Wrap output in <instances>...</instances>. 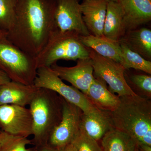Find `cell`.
<instances>
[{
	"mask_svg": "<svg viewBox=\"0 0 151 151\" xmlns=\"http://www.w3.org/2000/svg\"><path fill=\"white\" fill-rule=\"evenodd\" d=\"M55 0H17L16 17L6 34L9 40L25 53L35 57L52 33Z\"/></svg>",
	"mask_w": 151,
	"mask_h": 151,
	"instance_id": "obj_1",
	"label": "cell"
},
{
	"mask_svg": "<svg viewBox=\"0 0 151 151\" xmlns=\"http://www.w3.org/2000/svg\"><path fill=\"white\" fill-rule=\"evenodd\" d=\"M121 103L111 112L113 127L127 133L137 144L151 146V101L139 95L120 97Z\"/></svg>",
	"mask_w": 151,
	"mask_h": 151,
	"instance_id": "obj_2",
	"label": "cell"
},
{
	"mask_svg": "<svg viewBox=\"0 0 151 151\" xmlns=\"http://www.w3.org/2000/svg\"><path fill=\"white\" fill-rule=\"evenodd\" d=\"M29 106L33 119L31 141L39 151L47 145L52 133L61 122L63 97L52 90L39 88Z\"/></svg>",
	"mask_w": 151,
	"mask_h": 151,
	"instance_id": "obj_3",
	"label": "cell"
},
{
	"mask_svg": "<svg viewBox=\"0 0 151 151\" xmlns=\"http://www.w3.org/2000/svg\"><path fill=\"white\" fill-rule=\"evenodd\" d=\"M89 57V49L81 43L79 35L71 32H61L57 29L35 59L38 69L50 67L60 60H77Z\"/></svg>",
	"mask_w": 151,
	"mask_h": 151,
	"instance_id": "obj_4",
	"label": "cell"
},
{
	"mask_svg": "<svg viewBox=\"0 0 151 151\" xmlns=\"http://www.w3.org/2000/svg\"><path fill=\"white\" fill-rule=\"evenodd\" d=\"M0 69L11 81L32 85L37 67L35 57L20 49L5 36L0 39Z\"/></svg>",
	"mask_w": 151,
	"mask_h": 151,
	"instance_id": "obj_5",
	"label": "cell"
},
{
	"mask_svg": "<svg viewBox=\"0 0 151 151\" xmlns=\"http://www.w3.org/2000/svg\"><path fill=\"white\" fill-rule=\"evenodd\" d=\"M34 85L37 88L54 91L68 102L80 108L83 113H91L98 109L89 102L82 92L64 83L50 67L38 68Z\"/></svg>",
	"mask_w": 151,
	"mask_h": 151,
	"instance_id": "obj_6",
	"label": "cell"
},
{
	"mask_svg": "<svg viewBox=\"0 0 151 151\" xmlns=\"http://www.w3.org/2000/svg\"><path fill=\"white\" fill-rule=\"evenodd\" d=\"M88 49L94 68V76L105 81L108 85L109 90L119 97L137 94L127 82L124 74L126 70L122 64Z\"/></svg>",
	"mask_w": 151,
	"mask_h": 151,
	"instance_id": "obj_7",
	"label": "cell"
},
{
	"mask_svg": "<svg viewBox=\"0 0 151 151\" xmlns=\"http://www.w3.org/2000/svg\"><path fill=\"white\" fill-rule=\"evenodd\" d=\"M83 111L63 98L61 122L52 133L47 145L55 149L72 144L80 131Z\"/></svg>",
	"mask_w": 151,
	"mask_h": 151,
	"instance_id": "obj_8",
	"label": "cell"
},
{
	"mask_svg": "<svg viewBox=\"0 0 151 151\" xmlns=\"http://www.w3.org/2000/svg\"><path fill=\"white\" fill-rule=\"evenodd\" d=\"M0 128L14 137L28 138L32 135L33 119L30 110L19 105H0Z\"/></svg>",
	"mask_w": 151,
	"mask_h": 151,
	"instance_id": "obj_9",
	"label": "cell"
},
{
	"mask_svg": "<svg viewBox=\"0 0 151 151\" xmlns=\"http://www.w3.org/2000/svg\"><path fill=\"white\" fill-rule=\"evenodd\" d=\"M54 18L60 32H71L81 36L90 34L82 18L78 0H55Z\"/></svg>",
	"mask_w": 151,
	"mask_h": 151,
	"instance_id": "obj_10",
	"label": "cell"
},
{
	"mask_svg": "<svg viewBox=\"0 0 151 151\" xmlns=\"http://www.w3.org/2000/svg\"><path fill=\"white\" fill-rule=\"evenodd\" d=\"M62 79L85 94L94 78V68L90 58L78 59L75 66L64 67L55 63L50 67Z\"/></svg>",
	"mask_w": 151,
	"mask_h": 151,
	"instance_id": "obj_11",
	"label": "cell"
},
{
	"mask_svg": "<svg viewBox=\"0 0 151 151\" xmlns=\"http://www.w3.org/2000/svg\"><path fill=\"white\" fill-rule=\"evenodd\" d=\"M118 1L122 7L127 32L150 21L151 0H118Z\"/></svg>",
	"mask_w": 151,
	"mask_h": 151,
	"instance_id": "obj_12",
	"label": "cell"
},
{
	"mask_svg": "<svg viewBox=\"0 0 151 151\" xmlns=\"http://www.w3.org/2000/svg\"><path fill=\"white\" fill-rule=\"evenodd\" d=\"M108 0H84L80 4L82 18L90 34L103 36Z\"/></svg>",
	"mask_w": 151,
	"mask_h": 151,
	"instance_id": "obj_13",
	"label": "cell"
},
{
	"mask_svg": "<svg viewBox=\"0 0 151 151\" xmlns=\"http://www.w3.org/2000/svg\"><path fill=\"white\" fill-rule=\"evenodd\" d=\"M39 88L34 84L26 85L10 81L0 86V105H29Z\"/></svg>",
	"mask_w": 151,
	"mask_h": 151,
	"instance_id": "obj_14",
	"label": "cell"
},
{
	"mask_svg": "<svg viewBox=\"0 0 151 151\" xmlns=\"http://www.w3.org/2000/svg\"><path fill=\"white\" fill-rule=\"evenodd\" d=\"M85 95L94 107L102 111L113 112L121 103L120 97L109 90L105 81L95 76Z\"/></svg>",
	"mask_w": 151,
	"mask_h": 151,
	"instance_id": "obj_15",
	"label": "cell"
},
{
	"mask_svg": "<svg viewBox=\"0 0 151 151\" xmlns=\"http://www.w3.org/2000/svg\"><path fill=\"white\" fill-rule=\"evenodd\" d=\"M113 128L111 112L98 109L91 113H82L80 129L96 141L101 139Z\"/></svg>",
	"mask_w": 151,
	"mask_h": 151,
	"instance_id": "obj_16",
	"label": "cell"
},
{
	"mask_svg": "<svg viewBox=\"0 0 151 151\" xmlns=\"http://www.w3.org/2000/svg\"><path fill=\"white\" fill-rule=\"evenodd\" d=\"M82 44L94 50L97 54L119 63L122 65V50L119 42L115 41L104 36H95L89 35H79Z\"/></svg>",
	"mask_w": 151,
	"mask_h": 151,
	"instance_id": "obj_17",
	"label": "cell"
},
{
	"mask_svg": "<svg viewBox=\"0 0 151 151\" xmlns=\"http://www.w3.org/2000/svg\"><path fill=\"white\" fill-rule=\"evenodd\" d=\"M124 15L118 1H109L104 22L103 36L119 42L126 34Z\"/></svg>",
	"mask_w": 151,
	"mask_h": 151,
	"instance_id": "obj_18",
	"label": "cell"
},
{
	"mask_svg": "<svg viewBox=\"0 0 151 151\" xmlns=\"http://www.w3.org/2000/svg\"><path fill=\"white\" fill-rule=\"evenodd\" d=\"M119 41L147 60L151 59V30L145 27L127 32ZM151 61V60H150Z\"/></svg>",
	"mask_w": 151,
	"mask_h": 151,
	"instance_id": "obj_19",
	"label": "cell"
},
{
	"mask_svg": "<svg viewBox=\"0 0 151 151\" xmlns=\"http://www.w3.org/2000/svg\"><path fill=\"white\" fill-rule=\"evenodd\" d=\"M103 151H134L136 140L125 132L113 128L102 138Z\"/></svg>",
	"mask_w": 151,
	"mask_h": 151,
	"instance_id": "obj_20",
	"label": "cell"
},
{
	"mask_svg": "<svg viewBox=\"0 0 151 151\" xmlns=\"http://www.w3.org/2000/svg\"><path fill=\"white\" fill-rule=\"evenodd\" d=\"M119 42L122 50V65L125 69L133 68L151 74L150 60H147L139 54L132 51L122 42L119 41Z\"/></svg>",
	"mask_w": 151,
	"mask_h": 151,
	"instance_id": "obj_21",
	"label": "cell"
},
{
	"mask_svg": "<svg viewBox=\"0 0 151 151\" xmlns=\"http://www.w3.org/2000/svg\"><path fill=\"white\" fill-rule=\"evenodd\" d=\"M17 2V0H0V28L6 34L15 22Z\"/></svg>",
	"mask_w": 151,
	"mask_h": 151,
	"instance_id": "obj_22",
	"label": "cell"
},
{
	"mask_svg": "<svg viewBox=\"0 0 151 151\" xmlns=\"http://www.w3.org/2000/svg\"><path fill=\"white\" fill-rule=\"evenodd\" d=\"M72 144L75 146L77 151H103L97 141L89 137L81 129Z\"/></svg>",
	"mask_w": 151,
	"mask_h": 151,
	"instance_id": "obj_23",
	"label": "cell"
},
{
	"mask_svg": "<svg viewBox=\"0 0 151 151\" xmlns=\"http://www.w3.org/2000/svg\"><path fill=\"white\" fill-rule=\"evenodd\" d=\"M131 80L135 89L139 92L138 95L150 99L151 76L147 74H136L132 75Z\"/></svg>",
	"mask_w": 151,
	"mask_h": 151,
	"instance_id": "obj_24",
	"label": "cell"
},
{
	"mask_svg": "<svg viewBox=\"0 0 151 151\" xmlns=\"http://www.w3.org/2000/svg\"><path fill=\"white\" fill-rule=\"evenodd\" d=\"M32 145L31 141L28 138L14 137L3 147L1 151H38L35 147H27Z\"/></svg>",
	"mask_w": 151,
	"mask_h": 151,
	"instance_id": "obj_25",
	"label": "cell"
},
{
	"mask_svg": "<svg viewBox=\"0 0 151 151\" xmlns=\"http://www.w3.org/2000/svg\"><path fill=\"white\" fill-rule=\"evenodd\" d=\"M14 137H15L3 131H0V151L1 150L5 145Z\"/></svg>",
	"mask_w": 151,
	"mask_h": 151,
	"instance_id": "obj_26",
	"label": "cell"
},
{
	"mask_svg": "<svg viewBox=\"0 0 151 151\" xmlns=\"http://www.w3.org/2000/svg\"><path fill=\"white\" fill-rule=\"evenodd\" d=\"M55 151H77L75 146L73 144H70L66 145L55 149Z\"/></svg>",
	"mask_w": 151,
	"mask_h": 151,
	"instance_id": "obj_27",
	"label": "cell"
},
{
	"mask_svg": "<svg viewBox=\"0 0 151 151\" xmlns=\"http://www.w3.org/2000/svg\"><path fill=\"white\" fill-rule=\"evenodd\" d=\"M10 81L7 75L0 69V86L5 84Z\"/></svg>",
	"mask_w": 151,
	"mask_h": 151,
	"instance_id": "obj_28",
	"label": "cell"
},
{
	"mask_svg": "<svg viewBox=\"0 0 151 151\" xmlns=\"http://www.w3.org/2000/svg\"><path fill=\"white\" fill-rule=\"evenodd\" d=\"M139 151H151V146L144 144H137Z\"/></svg>",
	"mask_w": 151,
	"mask_h": 151,
	"instance_id": "obj_29",
	"label": "cell"
},
{
	"mask_svg": "<svg viewBox=\"0 0 151 151\" xmlns=\"http://www.w3.org/2000/svg\"><path fill=\"white\" fill-rule=\"evenodd\" d=\"M39 151H55V150L47 145L41 149Z\"/></svg>",
	"mask_w": 151,
	"mask_h": 151,
	"instance_id": "obj_30",
	"label": "cell"
},
{
	"mask_svg": "<svg viewBox=\"0 0 151 151\" xmlns=\"http://www.w3.org/2000/svg\"><path fill=\"white\" fill-rule=\"evenodd\" d=\"M134 151H139V149H138L137 144V146H136V148H135L134 150Z\"/></svg>",
	"mask_w": 151,
	"mask_h": 151,
	"instance_id": "obj_31",
	"label": "cell"
},
{
	"mask_svg": "<svg viewBox=\"0 0 151 151\" xmlns=\"http://www.w3.org/2000/svg\"><path fill=\"white\" fill-rule=\"evenodd\" d=\"M108 1H118V0H108Z\"/></svg>",
	"mask_w": 151,
	"mask_h": 151,
	"instance_id": "obj_32",
	"label": "cell"
},
{
	"mask_svg": "<svg viewBox=\"0 0 151 151\" xmlns=\"http://www.w3.org/2000/svg\"></svg>",
	"mask_w": 151,
	"mask_h": 151,
	"instance_id": "obj_33",
	"label": "cell"
}]
</instances>
